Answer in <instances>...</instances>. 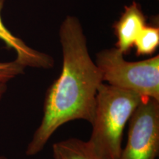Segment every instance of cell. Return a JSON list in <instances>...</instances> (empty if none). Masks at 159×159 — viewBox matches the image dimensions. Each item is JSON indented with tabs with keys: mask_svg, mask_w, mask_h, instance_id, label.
<instances>
[{
	"mask_svg": "<svg viewBox=\"0 0 159 159\" xmlns=\"http://www.w3.org/2000/svg\"><path fill=\"white\" fill-rule=\"evenodd\" d=\"M63 54L61 75L46 93L41 124L25 153L33 156L44 148L53 134L66 122L83 119L92 122L102 75L89 55L86 37L80 20L65 18L59 30Z\"/></svg>",
	"mask_w": 159,
	"mask_h": 159,
	"instance_id": "1",
	"label": "cell"
},
{
	"mask_svg": "<svg viewBox=\"0 0 159 159\" xmlns=\"http://www.w3.org/2000/svg\"><path fill=\"white\" fill-rule=\"evenodd\" d=\"M141 100L131 91L105 83L99 85L87 143L101 159H119L125 128Z\"/></svg>",
	"mask_w": 159,
	"mask_h": 159,
	"instance_id": "2",
	"label": "cell"
},
{
	"mask_svg": "<svg viewBox=\"0 0 159 159\" xmlns=\"http://www.w3.org/2000/svg\"><path fill=\"white\" fill-rule=\"evenodd\" d=\"M103 83L134 92L143 98L159 100V55L140 61H128L114 48L99 52L95 60Z\"/></svg>",
	"mask_w": 159,
	"mask_h": 159,
	"instance_id": "3",
	"label": "cell"
},
{
	"mask_svg": "<svg viewBox=\"0 0 159 159\" xmlns=\"http://www.w3.org/2000/svg\"><path fill=\"white\" fill-rule=\"evenodd\" d=\"M128 122V142L119 159H156L159 151V100L142 99Z\"/></svg>",
	"mask_w": 159,
	"mask_h": 159,
	"instance_id": "4",
	"label": "cell"
},
{
	"mask_svg": "<svg viewBox=\"0 0 159 159\" xmlns=\"http://www.w3.org/2000/svg\"><path fill=\"white\" fill-rule=\"evenodd\" d=\"M146 25V18L136 2L125 7L124 13L114 26L117 37L116 48L123 55L128 54Z\"/></svg>",
	"mask_w": 159,
	"mask_h": 159,
	"instance_id": "5",
	"label": "cell"
},
{
	"mask_svg": "<svg viewBox=\"0 0 159 159\" xmlns=\"http://www.w3.org/2000/svg\"><path fill=\"white\" fill-rule=\"evenodd\" d=\"M5 0H0V39L16 53V61L25 67L50 69L54 65V60L50 55L31 48L21 39L12 34L4 25L2 19V10Z\"/></svg>",
	"mask_w": 159,
	"mask_h": 159,
	"instance_id": "6",
	"label": "cell"
},
{
	"mask_svg": "<svg viewBox=\"0 0 159 159\" xmlns=\"http://www.w3.org/2000/svg\"><path fill=\"white\" fill-rule=\"evenodd\" d=\"M53 159H101L93 152L87 142L70 138L55 143Z\"/></svg>",
	"mask_w": 159,
	"mask_h": 159,
	"instance_id": "7",
	"label": "cell"
},
{
	"mask_svg": "<svg viewBox=\"0 0 159 159\" xmlns=\"http://www.w3.org/2000/svg\"><path fill=\"white\" fill-rule=\"evenodd\" d=\"M159 45V29L153 26L145 25L135 41L137 55L153 54Z\"/></svg>",
	"mask_w": 159,
	"mask_h": 159,
	"instance_id": "8",
	"label": "cell"
},
{
	"mask_svg": "<svg viewBox=\"0 0 159 159\" xmlns=\"http://www.w3.org/2000/svg\"><path fill=\"white\" fill-rule=\"evenodd\" d=\"M25 68L16 60L9 62H0V83L6 84L10 80L22 74Z\"/></svg>",
	"mask_w": 159,
	"mask_h": 159,
	"instance_id": "9",
	"label": "cell"
},
{
	"mask_svg": "<svg viewBox=\"0 0 159 159\" xmlns=\"http://www.w3.org/2000/svg\"><path fill=\"white\" fill-rule=\"evenodd\" d=\"M6 90H7V85H6V84L0 83V101H1L3 95L5 93Z\"/></svg>",
	"mask_w": 159,
	"mask_h": 159,
	"instance_id": "10",
	"label": "cell"
}]
</instances>
